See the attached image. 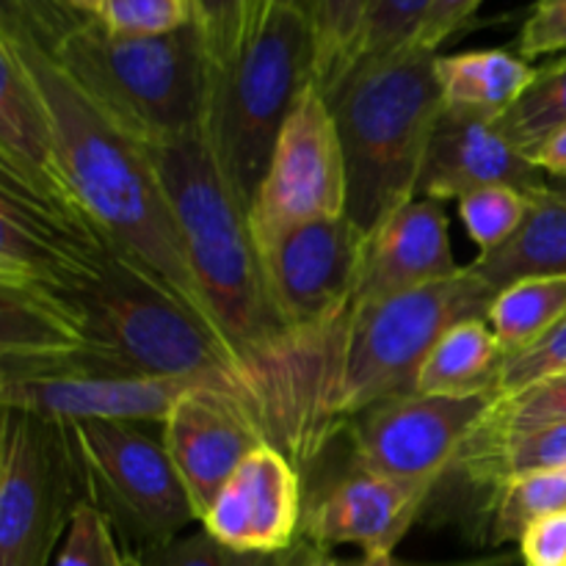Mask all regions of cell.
<instances>
[{"mask_svg":"<svg viewBox=\"0 0 566 566\" xmlns=\"http://www.w3.org/2000/svg\"><path fill=\"white\" fill-rule=\"evenodd\" d=\"M497 291L473 269L381 302L352 304L329 324L285 332L243 357L232 392L265 442L313 464L368 409L415 390L434 343L464 318H486Z\"/></svg>","mask_w":566,"mask_h":566,"instance_id":"cell-1","label":"cell"},{"mask_svg":"<svg viewBox=\"0 0 566 566\" xmlns=\"http://www.w3.org/2000/svg\"><path fill=\"white\" fill-rule=\"evenodd\" d=\"M0 42L11 44V50L20 55L48 103L61 166L83 210L125 252L153 269L171 291L180 293L210 321L180 230L147 149L122 133L77 88V83L50 53L36 28L3 11Z\"/></svg>","mask_w":566,"mask_h":566,"instance_id":"cell-2","label":"cell"},{"mask_svg":"<svg viewBox=\"0 0 566 566\" xmlns=\"http://www.w3.org/2000/svg\"><path fill=\"white\" fill-rule=\"evenodd\" d=\"M437 55L407 44L365 59L326 94L346 158V219L365 243L420 193L426 153L446 111Z\"/></svg>","mask_w":566,"mask_h":566,"instance_id":"cell-3","label":"cell"},{"mask_svg":"<svg viewBox=\"0 0 566 566\" xmlns=\"http://www.w3.org/2000/svg\"><path fill=\"white\" fill-rule=\"evenodd\" d=\"M144 149L164 186L210 321L238 365L285 335L271 304L247 208L221 175L205 127Z\"/></svg>","mask_w":566,"mask_h":566,"instance_id":"cell-4","label":"cell"},{"mask_svg":"<svg viewBox=\"0 0 566 566\" xmlns=\"http://www.w3.org/2000/svg\"><path fill=\"white\" fill-rule=\"evenodd\" d=\"M39 36L77 88L142 147L193 136L208 122L213 64L193 20L160 36H119L81 17Z\"/></svg>","mask_w":566,"mask_h":566,"instance_id":"cell-5","label":"cell"},{"mask_svg":"<svg viewBox=\"0 0 566 566\" xmlns=\"http://www.w3.org/2000/svg\"><path fill=\"white\" fill-rule=\"evenodd\" d=\"M313 83L315 33L307 0H271L238 53L210 72L205 130L247 213L293 105Z\"/></svg>","mask_w":566,"mask_h":566,"instance_id":"cell-6","label":"cell"},{"mask_svg":"<svg viewBox=\"0 0 566 566\" xmlns=\"http://www.w3.org/2000/svg\"><path fill=\"white\" fill-rule=\"evenodd\" d=\"M153 426L119 420L70 423L88 503L138 553L169 545L197 520L164 434L155 437Z\"/></svg>","mask_w":566,"mask_h":566,"instance_id":"cell-7","label":"cell"},{"mask_svg":"<svg viewBox=\"0 0 566 566\" xmlns=\"http://www.w3.org/2000/svg\"><path fill=\"white\" fill-rule=\"evenodd\" d=\"M83 503L88 492L70 423L3 409L0 566H48Z\"/></svg>","mask_w":566,"mask_h":566,"instance_id":"cell-8","label":"cell"},{"mask_svg":"<svg viewBox=\"0 0 566 566\" xmlns=\"http://www.w3.org/2000/svg\"><path fill=\"white\" fill-rule=\"evenodd\" d=\"M346 202L340 133L329 103L313 83L296 99L276 138L269 171L249 208V227L258 249H263L302 224L340 219Z\"/></svg>","mask_w":566,"mask_h":566,"instance_id":"cell-9","label":"cell"},{"mask_svg":"<svg viewBox=\"0 0 566 566\" xmlns=\"http://www.w3.org/2000/svg\"><path fill=\"white\" fill-rule=\"evenodd\" d=\"M495 398L497 392L464 398L407 392L390 398L368 409L348 429L352 464L434 490L453 473L464 442L479 429Z\"/></svg>","mask_w":566,"mask_h":566,"instance_id":"cell-10","label":"cell"},{"mask_svg":"<svg viewBox=\"0 0 566 566\" xmlns=\"http://www.w3.org/2000/svg\"><path fill=\"white\" fill-rule=\"evenodd\" d=\"M368 243L346 216L313 221L260 249L271 304L285 332L313 329L346 313L363 280Z\"/></svg>","mask_w":566,"mask_h":566,"instance_id":"cell-11","label":"cell"},{"mask_svg":"<svg viewBox=\"0 0 566 566\" xmlns=\"http://www.w3.org/2000/svg\"><path fill=\"white\" fill-rule=\"evenodd\" d=\"M232 387V374L202 381L160 423L166 451L191 497L197 520H202L243 459L265 446V437Z\"/></svg>","mask_w":566,"mask_h":566,"instance_id":"cell-12","label":"cell"},{"mask_svg":"<svg viewBox=\"0 0 566 566\" xmlns=\"http://www.w3.org/2000/svg\"><path fill=\"white\" fill-rule=\"evenodd\" d=\"M208 379L219 376H0V403L64 423H164L171 407Z\"/></svg>","mask_w":566,"mask_h":566,"instance_id":"cell-13","label":"cell"},{"mask_svg":"<svg viewBox=\"0 0 566 566\" xmlns=\"http://www.w3.org/2000/svg\"><path fill=\"white\" fill-rule=\"evenodd\" d=\"M302 517V479L296 464L265 442L243 459L199 525L232 551L276 556L298 539Z\"/></svg>","mask_w":566,"mask_h":566,"instance_id":"cell-14","label":"cell"},{"mask_svg":"<svg viewBox=\"0 0 566 566\" xmlns=\"http://www.w3.org/2000/svg\"><path fill=\"white\" fill-rule=\"evenodd\" d=\"M429 495L431 486L407 484L352 464L346 475L304 503L298 539L326 553L340 545H357L363 553H392L420 517Z\"/></svg>","mask_w":566,"mask_h":566,"instance_id":"cell-15","label":"cell"},{"mask_svg":"<svg viewBox=\"0 0 566 566\" xmlns=\"http://www.w3.org/2000/svg\"><path fill=\"white\" fill-rule=\"evenodd\" d=\"M490 186L536 193L547 186V175L503 133L501 119L446 108L426 153L418 197L459 202Z\"/></svg>","mask_w":566,"mask_h":566,"instance_id":"cell-16","label":"cell"},{"mask_svg":"<svg viewBox=\"0 0 566 566\" xmlns=\"http://www.w3.org/2000/svg\"><path fill=\"white\" fill-rule=\"evenodd\" d=\"M446 202L418 197L403 205L368 243L363 280L352 304L381 302L459 274Z\"/></svg>","mask_w":566,"mask_h":566,"instance_id":"cell-17","label":"cell"},{"mask_svg":"<svg viewBox=\"0 0 566 566\" xmlns=\"http://www.w3.org/2000/svg\"><path fill=\"white\" fill-rule=\"evenodd\" d=\"M0 177L44 197L75 199L61 166L48 103L6 42H0Z\"/></svg>","mask_w":566,"mask_h":566,"instance_id":"cell-18","label":"cell"},{"mask_svg":"<svg viewBox=\"0 0 566 566\" xmlns=\"http://www.w3.org/2000/svg\"><path fill=\"white\" fill-rule=\"evenodd\" d=\"M470 269L497 293L536 276H566V199L547 186L536 191L514 238L495 252L479 254Z\"/></svg>","mask_w":566,"mask_h":566,"instance_id":"cell-19","label":"cell"},{"mask_svg":"<svg viewBox=\"0 0 566 566\" xmlns=\"http://www.w3.org/2000/svg\"><path fill=\"white\" fill-rule=\"evenodd\" d=\"M503 363L506 352L486 318H464L434 343L415 376L412 392L448 398L497 392Z\"/></svg>","mask_w":566,"mask_h":566,"instance_id":"cell-20","label":"cell"},{"mask_svg":"<svg viewBox=\"0 0 566 566\" xmlns=\"http://www.w3.org/2000/svg\"><path fill=\"white\" fill-rule=\"evenodd\" d=\"M446 108L501 119L534 83L536 66L509 50H468L437 55Z\"/></svg>","mask_w":566,"mask_h":566,"instance_id":"cell-21","label":"cell"},{"mask_svg":"<svg viewBox=\"0 0 566 566\" xmlns=\"http://www.w3.org/2000/svg\"><path fill=\"white\" fill-rule=\"evenodd\" d=\"M566 468V423L545 429L523 431V434L486 437L473 431L464 442L453 473L464 475L470 484L497 490L503 481L517 479L539 470Z\"/></svg>","mask_w":566,"mask_h":566,"instance_id":"cell-22","label":"cell"},{"mask_svg":"<svg viewBox=\"0 0 566 566\" xmlns=\"http://www.w3.org/2000/svg\"><path fill=\"white\" fill-rule=\"evenodd\" d=\"M376 0H307L315 33V86L332 94L363 59Z\"/></svg>","mask_w":566,"mask_h":566,"instance_id":"cell-23","label":"cell"},{"mask_svg":"<svg viewBox=\"0 0 566 566\" xmlns=\"http://www.w3.org/2000/svg\"><path fill=\"white\" fill-rule=\"evenodd\" d=\"M566 315V276H536L503 287L492 302L486 324L503 352L512 354L545 335Z\"/></svg>","mask_w":566,"mask_h":566,"instance_id":"cell-24","label":"cell"},{"mask_svg":"<svg viewBox=\"0 0 566 566\" xmlns=\"http://www.w3.org/2000/svg\"><path fill=\"white\" fill-rule=\"evenodd\" d=\"M566 512V468L539 470L503 481L490 497V542H520L536 520Z\"/></svg>","mask_w":566,"mask_h":566,"instance_id":"cell-25","label":"cell"},{"mask_svg":"<svg viewBox=\"0 0 566 566\" xmlns=\"http://www.w3.org/2000/svg\"><path fill=\"white\" fill-rule=\"evenodd\" d=\"M566 125V53L547 66H536L528 92L501 116V127L525 155H534Z\"/></svg>","mask_w":566,"mask_h":566,"instance_id":"cell-26","label":"cell"},{"mask_svg":"<svg viewBox=\"0 0 566 566\" xmlns=\"http://www.w3.org/2000/svg\"><path fill=\"white\" fill-rule=\"evenodd\" d=\"M556 423H566V374L525 387L512 396H497L475 431L486 437H501Z\"/></svg>","mask_w":566,"mask_h":566,"instance_id":"cell-27","label":"cell"},{"mask_svg":"<svg viewBox=\"0 0 566 566\" xmlns=\"http://www.w3.org/2000/svg\"><path fill=\"white\" fill-rule=\"evenodd\" d=\"M531 197L512 186H490L459 199V219L481 254L501 249L528 219Z\"/></svg>","mask_w":566,"mask_h":566,"instance_id":"cell-28","label":"cell"},{"mask_svg":"<svg viewBox=\"0 0 566 566\" xmlns=\"http://www.w3.org/2000/svg\"><path fill=\"white\" fill-rule=\"evenodd\" d=\"M269 3L271 0H188L191 20L202 31L210 64L221 66L238 53Z\"/></svg>","mask_w":566,"mask_h":566,"instance_id":"cell-29","label":"cell"},{"mask_svg":"<svg viewBox=\"0 0 566 566\" xmlns=\"http://www.w3.org/2000/svg\"><path fill=\"white\" fill-rule=\"evenodd\" d=\"M558 374H566V315L534 343L506 354L497 379V396H512Z\"/></svg>","mask_w":566,"mask_h":566,"instance_id":"cell-30","label":"cell"},{"mask_svg":"<svg viewBox=\"0 0 566 566\" xmlns=\"http://www.w3.org/2000/svg\"><path fill=\"white\" fill-rule=\"evenodd\" d=\"M119 36H160L191 22L188 0H105L97 17Z\"/></svg>","mask_w":566,"mask_h":566,"instance_id":"cell-31","label":"cell"},{"mask_svg":"<svg viewBox=\"0 0 566 566\" xmlns=\"http://www.w3.org/2000/svg\"><path fill=\"white\" fill-rule=\"evenodd\" d=\"M55 566H130V558L119 553L108 520L92 503H83L66 531Z\"/></svg>","mask_w":566,"mask_h":566,"instance_id":"cell-32","label":"cell"},{"mask_svg":"<svg viewBox=\"0 0 566 566\" xmlns=\"http://www.w3.org/2000/svg\"><path fill=\"white\" fill-rule=\"evenodd\" d=\"M434 0H376L370 11L368 31L363 42V59H379V55L401 50L412 44L415 33L423 25Z\"/></svg>","mask_w":566,"mask_h":566,"instance_id":"cell-33","label":"cell"},{"mask_svg":"<svg viewBox=\"0 0 566 566\" xmlns=\"http://www.w3.org/2000/svg\"><path fill=\"white\" fill-rule=\"evenodd\" d=\"M142 566H269L274 556H260V553H241L221 545L208 531L177 536L175 542L164 547H155L147 553H133Z\"/></svg>","mask_w":566,"mask_h":566,"instance_id":"cell-34","label":"cell"},{"mask_svg":"<svg viewBox=\"0 0 566 566\" xmlns=\"http://www.w3.org/2000/svg\"><path fill=\"white\" fill-rule=\"evenodd\" d=\"M517 53L531 64L542 55L566 53V0H536L520 31Z\"/></svg>","mask_w":566,"mask_h":566,"instance_id":"cell-35","label":"cell"},{"mask_svg":"<svg viewBox=\"0 0 566 566\" xmlns=\"http://www.w3.org/2000/svg\"><path fill=\"white\" fill-rule=\"evenodd\" d=\"M525 566H566V512L536 520L520 539Z\"/></svg>","mask_w":566,"mask_h":566,"instance_id":"cell-36","label":"cell"},{"mask_svg":"<svg viewBox=\"0 0 566 566\" xmlns=\"http://www.w3.org/2000/svg\"><path fill=\"white\" fill-rule=\"evenodd\" d=\"M479 6L481 0H434L423 25L415 33L412 44L440 53L442 44L468 25V20L479 11Z\"/></svg>","mask_w":566,"mask_h":566,"instance_id":"cell-37","label":"cell"},{"mask_svg":"<svg viewBox=\"0 0 566 566\" xmlns=\"http://www.w3.org/2000/svg\"><path fill=\"white\" fill-rule=\"evenodd\" d=\"M531 160H534L547 177H566V125L562 130L553 133V136L531 155Z\"/></svg>","mask_w":566,"mask_h":566,"instance_id":"cell-38","label":"cell"},{"mask_svg":"<svg viewBox=\"0 0 566 566\" xmlns=\"http://www.w3.org/2000/svg\"><path fill=\"white\" fill-rule=\"evenodd\" d=\"M324 556L326 551H321L318 545H313L307 539H296L287 551L276 553L269 566H321Z\"/></svg>","mask_w":566,"mask_h":566,"instance_id":"cell-39","label":"cell"},{"mask_svg":"<svg viewBox=\"0 0 566 566\" xmlns=\"http://www.w3.org/2000/svg\"><path fill=\"white\" fill-rule=\"evenodd\" d=\"M321 566H407V564L396 562L392 553H363L357 562H348V558H332V553H326ZM481 566H490V564H481Z\"/></svg>","mask_w":566,"mask_h":566,"instance_id":"cell-40","label":"cell"},{"mask_svg":"<svg viewBox=\"0 0 566 566\" xmlns=\"http://www.w3.org/2000/svg\"><path fill=\"white\" fill-rule=\"evenodd\" d=\"M55 3L64 6V9L77 11V14L86 17V20H97V17L103 14L105 0H55Z\"/></svg>","mask_w":566,"mask_h":566,"instance_id":"cell-41","label":"cell"},{"mask_svg":"<svg viewBox=\"0 0 566 566\" xmlns=\"http://www.w3.org/2000/svg\"><path fill=\"white\" fill-rule=\"evenodd\" d=\"M547 188H551L553 193H558V197L566 199V177H547Z\"/></svg>","mask_w":566,"mask_h":566,"instance_id":"cell-42","label":"cell"},{"mask_svg":"<svg viewBox=\"0 0 566 566\" xmlns=\"http://www.w3.org/2000/svg\"><path fill=\"white\" fill-rule=\"evenodd\" d=\"M127 558H130V566H142V562H138V556H133V553H127Z\"/></svg>","mask_w":566,"mask_h":566,"instance_id":"cell-43","label":"cell"}]
</instances>
